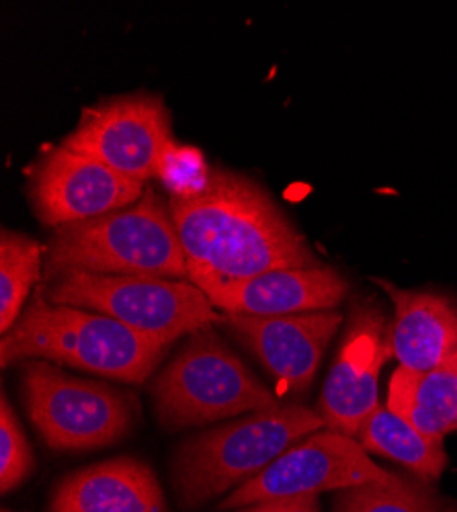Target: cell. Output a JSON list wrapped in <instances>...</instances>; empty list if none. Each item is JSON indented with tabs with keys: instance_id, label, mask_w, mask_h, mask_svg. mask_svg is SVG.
Listing matches in <instances>:
<instances>
[{
	"instance_id": "6da1fadb",
	"label": "cell",
	"mask_w": 457,
	"mask_h": 512,
	"mask_svg": "<svg viewBox=\"0 0 457 512\" xmlns=\"http://www.w3.org/2000/svg\"><path fill=\"white\" fill-rule=\"evenodd\" d=\"M187 277L199 289L257 277L273 269L320 267L306 238L255 181L212 168L205 189L171 197Z\"/></svg>"
},
{
	"instance_id": "7a4b0ae2",
	"label": "cell",
	"mask_w": 457,
	"mask_h": 512,
	"mask_svg": "<svg viewBox=\"0 0 457 512\" xmlns=\"http://www.w3.org/2000/svg\"><path fill=\"white\" fill-rule=\"evenodd\" d=\"M171 345L111 316L52 304L39 289L19 322L0 338V365L41 359L103 377L144 383Z\"/></svg>"
},
{
	"instance_id": "3957f363",
	"label": "cell",
	"mask_w": 457,
	"mask_h": 512,
	"mask_svg": "<svg viewBox=\"0 0 457 512\" xmlns=\"http://www.w3.org/2000/svg\"><path fill=\"white\" fill-rule=\"evenodd\" d=\"M44 254L48 279L66 273L189 279L171 209L154 189L126 209L56 228Z\"/></svg>"
},
{
	"instance_id": "277c9868",
	"label": "cell",
	"mask_w": 457,
	"mask_h": 512,
	"mask_svg": "<svg viewBox=\"0 0 457 512\" xmlns=\"http://www.w3.org/2000/svg\"><path fill=\"white\" fill-rule=\"evenodd\" d=\"M322 429L316 410L277 404L187 441L175 459L181 504L193 508L246 484L300 439Z\"/></svg>"
},
{
	"instance_id": "5b68a950",
	"label": "cell",
	"mask_w": 457,
	"mask_h": 512,
	"mask_svg": "<svg viewBox=\"0 0 457 512\" xmlns=\"http://www.w3.org/2000/svg\"><path fill=\"white\" fill-rule=\"evenodd\" d=\"M152 396L158 422L169 431L279 404L273 392L222 343L212 324L189 334L177 357L156 377Z\"/></svg>"
},
{
	"instance_id": "8992f818",
	"label": "cell",
	"mask_w": 457,
	"mask_h": 512,
	"mask_svg": "<svg viewBox=\"0 0 457 512\" xmlns=\"http://www.w3.org/2000/svg\"><path fill=\"white\" fill-rule=\"evenodd\" d=\"M44 293L52 304L111 316L166 345L222 320L207 295L191 281L66 273L48 289L44 287Z\"/></svg>"
},
{
	"instance_id": "52a82bcc",
	"label": "cell",
	"mask_w": 457,
	"mask_h": 512,
	"mask_svg": "<svg viewBox=\"0 0 457 512\" xmlns=\"http://www.w3.org/2000/svg\"><path fill=\"white\" fill-rule=\"evenodd\" d=\"M21 383L29 420L52 449L91 451L132 429L130 398L107 383L72 377L41 359L23 365Z\"/></svg>"
},
{
	"instance_id": "ba28073f",
	"label": "cell",
	"mask_w": 457,
	"mask_h": 512,
	"mask_svg": "<svg viewBox=\"0 0 457 512\" xmlns=\"http://www.w3.org/2000/svg\"><path fill=\"white\" fill-rule=\"evenodd\" d=\"M171 115L162 97L134 93L85 107L62 146L91 156L121 177L146 183L173 144Z\"/></svg>"
},
{
	"instance_id": "9c48e42d",
	"label": "cell",
	"mask_w": 457,
	"mask_h": 512,
	"mask_svg": "<svg viewBox=\"0 0 457 512\" xmlns=\"http://www.w3.org/2000/svg\"><path fill=\"white\" fill-rule=\"evenodd\" d=\"M392 476L369 459L355 437L322 429L304 443L289 447L259 476L238 486L220 508L234 510L267 500L341 492L371 482H388Z\"/></svg>"
},
{
	"instance_id": "30bf717a",
	"label": "cell",
	"mask_w": 457,
	"mask_h": 512,
	"mask_svg": "<svg viewBox=\"0 0 457 512\" xmlns=\"http://www.w3.org/2000/svg\"><path fill=\"white\" fill-rule=\"evenodd\" d=\"M144 183L121 177L99 160L60 146L41 150L27 168V195L44 226L60 228L126 209L144 195Z\"/></svg>"
},
{
	"instance_id": "8fae6325",
	"label": "cell",
	"mask_w": 457,
	"mask_h": 512,
	"mask_svg": "<svg viewBox=\"0 0 457 512\" xmlns=\"http://www.w3.org/2000/svg\"><path fill=\"white\" fill-rule=\"evenodd\" d=\"M390 357H394L392 322L386 312L371 300L353 304L316 410L328 431L357 437L363 422L380 406L378 381Z\"/></svg>"
},
{
	"instance_id": "7c38bea8",
	"label": "cell",
	"mask_w": 457,
	"mask_h": 512,
	"mask_svg": "<svg viewBox=\"0 0 457 512\" xmlns=\"http://www.w3.org/2000/svg\"><path fill=\"white\" fill-rule=\"evenodd\" d=\"M220 324L228 326L259 357L287 392L300 394L314 381L343 316L335 310L275 318L222 314Z\"/></svg>"
},
{
	"instance_id": "4fadbf2b",
	"label": "cell",
	"mask_w": 457,
	"mask_h": 512,
	"mask_svg": "<svg viewBox=\"0 0 457 512\" xmlns=\"http://www.w3.org/2000/svg\"><path fill=\"white\" fill-rule=\"evenodd\" d=\"M212 306L240 316H292L335 310L349 295L347 279L330 267L273 269L257 277L201 289Z\"/></svg>"
},
{
	"instance_id": "5bb4252c",
	"label": "cell",
	"mask_w": 457,
	"mask_h": 512,
	"mask_svg": "<svg viewBox=\"0 0 457 512\" xmlns=\"http://www.w3.org/2000/svg\"><path fill=\"white\" fill-rule=\"evenodd\" d=\"M394 304L392 349L400 367L427 373L457 353V302L376 279Z\"/></svg>"
},
{
	"instance_id": "9a60e30c",
	"label": "cell",
	"mask_w": 457,
	"mask_h": 512,
	"mask_svg": "<svg viewBox=\"0 0 457 512\" xmlns=\"http://www.w3.org/2000/svg\"><path fill=\"white\" fill-rule=\"evenodd\" d=\"M52 512H166V502L150 465L117 457L68 476L56 490Z\"/></svg>"
},
{
	"instance_id": "2e32d148",
	"label": "cell",
	"mask_w": 457,
	"mask_h": 512,
	"mask_svg": "<svg viewBox=\"0 0 457 512\" xmlns=\"http://www.w3.org/2000/svg\"><path fill=\"white\" fill-rule=\"evenodd\" d=\"M388 408L433 439L457 431V353L427 373L398 367L388 388Z\"/></svg>"
},
{
	"instance_id": "e0dca14e",
	"label": "cell",
	"mask_w": 457,
	"mask_h": 512,
	"mask_svg": "<svg viewBox=\"0 0 457 512\" xmlns=\"http://www.w3.org/2000/svg\"><path fill=\"white\" fill-rule=\"evenodd\" d=\"M355 439L367 453L388 457L421 480H439L447 467L443 441L421 433L408 418L388 406L373 410Z\"/></svg>"
},
{
	"instance_id": "ac0fdd59",
	"label": "cell",
	"mask_w": 457,
	"mask_h": 512,
	"mask_svg": "<svg viewBox=\"0 0 457 512\" xmlns=\"http://www.w3.org/2000/svg\"><path fill=\"white\" fill-rule=\"evenodd\" d=\"M39 242L21 232L0 234V332H9L21 318L31 289L41 277Z\"/></svg>"
},
{
	"instance_id": "d6986e66",
	"label": "cell",
	"mask_w": 457,
	"mask_h": 512,
	"mask_svg": "<svg viewBox=\"0 0 457 512\" xmlns=\"http://www.w3.org/2000/svg\"><path fill=\"white\" fill-rule=\"evenodd\" d=\"M437 492L423 480L392 476L388 482H371L341 490L335 512H439Z\"/></svg>"
},
{
	"instance_id": "ffe728a7",
	"label": "cell",
	"mask_w": 457,
	"mask_h": 512,
	"mask_svg": "<svg viewBox=\"0 0 457 512\" xmlns=\"http://www.w3.org/2000/svg\"><path fill=\"white\" fill-rule=\"evenodd\" d=\"M33 472V453L19 420L3 394L0 400V490L5 494L21 486Z\"/></svg>"
},
{
	"instance_id": "44dd1931",
	"label": "cell",
	"mask_w": 457,
	"mask_h": 512,
	"mask_svg": "<svg viewBox=\"0 0 457 512\" xmlns=\"http://www.w3.org/2000/svg\"><path fill=\"white\" fill-rule=\"evenodd\" d=\"M210 173L212 168L197 148L173 142L162 154L156 177L171 191V197H193L205 189Z\"/></svg>"
},
{
	"instance_id": "7402d4cb",
	"label": "cell",
	"mask_w": 457,
	"mask_h": 512,
	"mask_svg": "<svg viewBox=\"0 0 457 512\" xmlns=\"http://www.w3.org/2000/svg\"><path fill=\"white\" fill-rule=\"evenodd\" d=\"M236 512H320V504L316 496L281 498V500H267V502L244 506V508H238Z\"/></svg>"
},
{
	"instance_id": "603a6c76",
	"label": "cell",
	"mask_w": 457,
	"mask_h": 512,
	"mask_svg": "<svg viewBox=\"0 0 457 512\" xmlns=\"http://www.w3.org/2000/svg\"><path fill=\"white\" fill-rule=\"evenodd\" d=\"M445 512H457V510H455V508H447Z\"/></svg>"
}]
</instances>
